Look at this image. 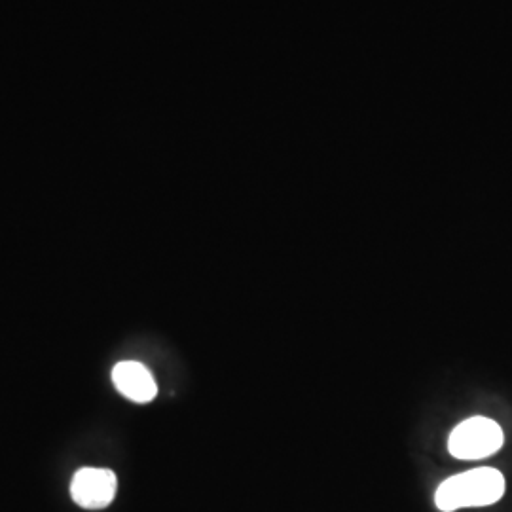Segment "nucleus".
I'll list each match as a JSON object with an SVG mask.
<instances>
[{
  "label": "nucleus",
  "mask_w": 512,
  "mask_h": 512,
  "mask_svg": "<svg viewBox=\"0 0 512 512\" xmlns=\"http://www.w3.org/2000/svg\"><path fill=\"white\" fill-rule=\"evenodd\" d=\"M505 486V476L497 469H473L444 480L435 494V503L442 512L488 507L505 495Z\"/></svg>",
  "instance_id": "nucleus-1"
},
{
  "label": "nucleus",
  "mask_w": 512,
  "mask_h": 512,
  "mask_svg": "<svg viewBox=\"0 0 512 512\" xmlns=\"http://www.w3.org/2000/svg\"><path fill=\"white\" fill-rule=\"evenodd\" d=\"M505 442L503 429L490 418H471L459 423L448 440V450L458 459H484L494 456Z\"/></svg>",
  "instance_id": "nucleus-2"
},
{
  "label": "nucleus",
  "mask_w": 512,
  "mask_h": 512,
  "mask_svg": "<svg viewBox=\"0 0 512 512\" xmlns=\"http://www.w3.org/2000/svg\"><path fill=\"white\" fill-rule=\"evenodd\" d=\"M118 488V480L109 469L86 467L74 475L71 495L82 509H105L112 503Z\"/></svg>",
  "instance_id": "nucleus-3"
},
{
  "label": "nucleus",
  "mask_w": 512,
  "mask_h": 512,
  "mask_svg": "<svg viewBox=\"0 0 512 512\" xmlns=\"http://www.w3.org/2000/svg\"><path fill=\"white\" fill-rule=\"evenodd\" d=\"M112 384L133 403H150L158 395V385L150 370L135 361H124L114 366Z\"/></svg>",
  "instance_id": "nucleus-4"
}]
</instances>
